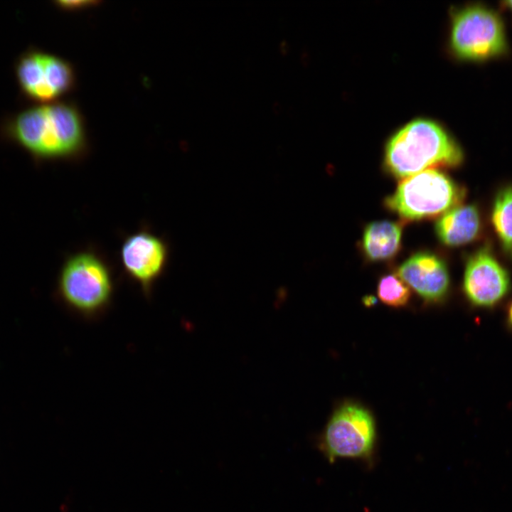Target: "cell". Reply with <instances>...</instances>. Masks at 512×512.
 <instances>
[{
    "label": "cell",
    "instance_id": "cell-1",
    "mask_svg": "<svg viewBox=\"0 0 512 512\" xmlns=\"http://www.w3.org/2000/svg\"><path fill=\"white\" fill-rule=\"evenodd\" d=\"M3 132L38 159L73 158L85 146L80 114L73 105L64 102L24 110L6 120Z\"/></svg>",
    "mask_w": 512,
    "mask_h": 512
},
{
    "label": "cell",
    "instance_id": "cell-2",
    "mask_svg": "<svg viewBox=\"0 0 512 512\" xmlns=\"http://www.w3.org/2000/svg\"><path fill=\"white\" fill-rule=\"evenodd\" d=\"M462 160L459 146L447 132L436 122L423 119L397 132L385 152L388 171L402 178L435 167L456 166Z\"/></svg>",
    "mask_w": 512,
    "mask_h": 512
},
{
    "label": "cell",
    "instance_id": "cell-3",
    "mask_svg": "<svg viewBox=\"0 0 512 512\" xmlns=\"http://www.w3.org/2000/svg\"><path fill=\"white\" fill-rule=\"evenodd\" d=\"M58 292L74 311L96 316L110 304L114 291L111 270L107 262L92 250H80L64 262L58 277Z\"/></svg>",
    "mask_w": 512,
    "mask_h": 512
},
{
    "label": "cell",
    "instance_id": "cell-4",
    "mask_svg": "<svg viewBox=\"0 0 512 512\" xmlns=\"http://www.w3.org/2000/svg\"><path fill=\"white\" fill-rule=\"evenodd\" d=\"M464 195L449 177L433 169L403 178L385 204L404 219L419 220L444 214L459 206Z\"/></svg>",
    "mask_w": 512,
    "mask_h": 512
},
{
    "label": "cell",
    "instance_id": "cell-5",
    "mask_svg": "<svg viewBox=\"0 0 512 512\" xmlns=\"http://www.w3.org/2000/svg\"><path fill=\"white\" fill-rule=\"evenodd\" d=\"M375 440V425L370 412L360 405L348 402L333 412L316 445L330 463L338 459L371 462Z\"/></svg>",
    "mask_w": 512,
    "mask_h": 512
},
{
    "label": "cell",
    "instance_id": "cell-6",
    "mask_svg": "<svg viewBox=\"0 0 512 512\" xmlns=\"http://www.w3.org/2000/svg\"><path fill=\"white\" fill-rule=\"evenodd\" d=\"M450 45L457 55L467 60L498 56L507 46L503 23L495 11L485 6L464 7L453 17Z\"/></svg>",
    "mask_w": 512,
    "mask_h": 512
},
{
    "label": "cell",
    "instance_id": "cell-7",
    "mask_svg": "<svg viewBox=\"0 0 512 512\" xmlns=\"http://www.w3.org/2000/svg\"><path fill=\"white\" fill-rule=\"evenodd\" d=\"M119 257L125 273L149 294L165 271L169 250L164 239L147 230H141L124 240Z\"/></svg>",
    "mask_w": 512,
    "mask_h": 512
},
{
    "label": "cell",
    "instance_id": "cell-8",
    "mask_svg": "<svg viewBox=\"0 0 512 512\" xmlns=\"http://www.w3.org/2000/svg\"><path fill=\"white\" fill-rule=\"evenodd\" d=\"M463 286L466 295L472 303L491 306L508 292L509 277L491 252L482 248L468 260Z\"/></svg>",
    "mask_w": 512,
    "mask_h": 512
},
{
    "label": "cell",
    "instance_id": "cell-9",
    "mask_svg": "<svg viewBox=\"0 0 512 512\" xmlns=\"http://www.w3.org/2000/svg\"><path fill=\"white\" fill-rule=\"evenodd\" d=\"M398 276L428 302L442 300L449 287L444 262L430 252H419L409 257L400 266Z\"/></svg>",
    "mask_w": 512,
    "mask_h": 512
},
{
    "label": "cell",
    "instance_id": "cell-10",
    "mask_svg": "<svg viewBox=\"0 0 512 512\" xmlns=\"http://www.w3.org/2000/svg\"><path fill=\"white\" fill-rule=\"evenodd\" d=\"M45 52L29 49L17 59L15 70L19 87L28 99L38 103H52L58 98L48 83Z\"/></svg>",
    "mask_w": 512,
    "mask_h": 512
},
{
    "label": "cell",
    "instance_id": "cell-11",
    "mask_svg": "<svg viewBox=\"0 0 512 512\" xmlns=\"http://www.w3.org/2000/svg\"><path fill=\"white\" fill-rule=\"evenodd\" d=\"M481 228L480 215L474 205L457 206L439 217L436 233L446 245L456 247L473 241Z\"/></svg>",
    "mask_w": 512,
    "mask_h": 512
},
{
    "label": "cell",
    "instance_id": "cell-12",
    "mask_svg": "<svg viewBox=\"0 0 512 512\" xmlns=\"http://www.w3.org/2000/svg\"><path fill=\"white\" fill-rule=\"evenodd\" d=\"M401 226L388 220L368 224L363 233V247L367 257L379 261L393 257L400 246Z\"/></svg>",
    "mask_w": 512,
    "mask_h": 512
},
{
    "label": "cell",
    "instance_id": "cell-13",
    "mask_svg": "<svg viewBox=\"0 0 512 512\" xmlns=\"http://www.w3.org/2000/svg\"><path fill=\"white\" fill-rule=\"evenodd\" d=\"M491 220L504 250L512 259V186L501 189L496 195Z\"/></svg>",
    "mask_w": 512,
    "mask_h": 512
},
{
    "label": "cell",
    "instance_id": "cell-14",
    "mask_svg": "<svg viewBox=\"0 0 512 512\" xmlns=\"http://www.w3.org/2000/svg\"><path fill=\"white\" fill-rule=\"evenodd\" d=\"M377 293L381 302L393 307L406 305L411 295L409 286L394 274L385 275L380 279Z\"/></svg>",
    "mask_w": 512,
    "mask_h": 512
},
{
    "label": "cell",
    "instance_id": "cell-15",
    "mask_svg": "<svg viewBox=\"0 0 512 512\" xmlns=\"http://www.w3.org/2000/svg\"><path fill=\"white\" fill-rule=\"evenodd\" d=\"M55 4L56 6L61 9L73 10L90 7L97 4V2L93 1H56Z\"/></svg>",
    "mask_w": 512,
    "mask_h": 512
},
{
    "label": "cell",
    "instance_id": "cell-16",
    "mask_svg": "<svg viewBox=\"0 0 512 512\" xmlns=\"http://www.w3.org/2000/svg\"><path fill=\"white\" fill-rule=\"evenodd\" d=\"M364 304L366 306H372L375 304L376 299L373 296L365 297L363 299Z\"/></svg>",
    "mask_w": 512,
    "mask_h": 512
},
{
    "label": "cell",
    "instance_id": "cell-17",
    "mask_svg": "<svg viewBox=\"0 0 512 512\" xmlns=\"http://www.w3.org/2000/svg\"><path fill=\"white\" fill-rule=\"evenodd\" d=\"M279 49H280V52L282 54H284V55L287 54V53L288 52V50H289V45L286 41H282L280 43Z\"/></svg>",
    "mask_w": 512,
    "mask_h": 512
},
{
    "label": "cell",
    "instance_id": "cell-18",
    "mask_svg": "<svg viewBox=\"0 0 512 512\" xmlns=\"http://www.w3.org/2000/svg\"><path fill=\"white\" fill-rule=\"evenodd\" d=\"M508 318H509V321H510L511 324L512 325V304L509 309Z\"/></svg>",
    "mask_w": 512,
    "mask_h": 512
},
{
    "label": "cell",
    "instance_id": "cell-19",
    "mask_svg": "<svg viewBox=\"0 0 512 512\" xmlns=\"http://www.w3.org/2000/svg\"><path fill=\"white\" fill-rule=\"evenodd\" d=\"M506 4L512 11V1H508L506 2Z\"/></svg>",
    "mask_w": 512,
    "mask_h": 512
}]
</instances>
